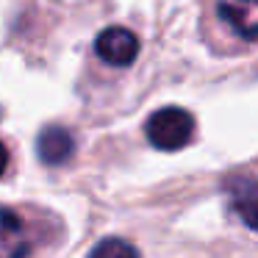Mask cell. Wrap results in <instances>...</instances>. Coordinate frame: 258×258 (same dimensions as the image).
<instances>
[{
	"label": "cell",
	"instance_id": "1",
	"mask_svg": "<svg viewBox=\"0 0 258 258\" xmlns=\"http://www.w3.org/2000/svg\"><path fill=\"white\" fill-rule=\"evenodd\" d=\"M145 131L153 147H158V150H180L183 145H189L191 134H195V117L178 106H167L147 119Z\"/></svg>",
	"mask_w": 258,
	"mask_h": 258
},
{
	"label": "cell",
	"instance_id": "2",
	"mask_svg": "<svg viewBox=\"0 0 258 258\" xmlns=\"http://www.w3.org/2000/svg\"><path fill=\"white\" fill-rule=\"evenodd\" d=\"M95 53L111 67H131L139 56V39L134 31L122 28V25H111L97 34Z\"/></svg>",
	"mask_w": 258,
	"mask_h": 258
},
{
	"label": "cell",
	"instance_id": "3",
	"mask_svg": "<svg viewBox=\"0 0 258 258\" xmlns=\"http://www.w3.org/2000/svg\"><path fill=\"white\" fill-rule=\"evenodd\" d=\"M31 247L34 241L23 217L12 208H0V258H28Z\"/></svg>",
	"mask_w": 258,
	"mask_h": 258
},
{
	"label": "cell",
	"instance_id": "4",
	"mask_svg": "<svg viewBox=\"0 0 258 258\" xmlns=\"http://www.w3.org/2000/svg\"><path fill=\"white\" fill-rule=\"evenodd\" d=\"M219 17L236 36L258 42V0H219Z\"/></svg>",
	"mask_w": 258,
	"mask_h": 258
},
{
	"label": "cell",
	"instance_id": "5",
	"mask_svg": "<svg viewBox=\"0 0 258 258\" xmlns=\"http://www.w3.org/2000/svg\"><path fill=\"white\" fill-rule=\"evenodd\" d=\"M228 195L233 203V211L241 217L247 228L258 230V180L236 175L228 180Z\"/></svg>",
	"mask_w": 258,
	"mask_h": 258
},
{
	"label": "cell",
	"instance_id": "6",
	"mask_svg": "<svg viewBox=\"0 0 258 258\" xmlns=\"http://www.w3.org/2000/svg\"><path fill=\"white\" fill-rule=\"evenodd\" d=\"M36 153H39V158L45 164L56 167V164H64V161L73 158L75 139L67 128H61V125H47L39 134V139H36Z\"/></svg>",
	"mask_w": 258,
	"mask_h": 258
},
{
	"label": "cell",
	"instance_id": "7",
	"mask_svg": "<svg viewBox=\"0 0 258 258\" xmlns=\"http://www.w3.org/2000/svg\"><path fill=\"white\" fill-rule=\"evenodd\" d=\"M89 258H139V250H136V247L131 244V241L111 236V239L97 241Z\"/></svg>",
	"mask_w": 258,
	"mask_h": 258
},
{
	"label": "cell",
	"instance_id": "8",
	"mask_svg": "<svg viewBox=\"0 0 258 258\" xmlns=\"http://www.w3.org/2000/svg\"><path fill=\"white\" fill-rule=\"evenodd\" d=\"M6 167H9V150H6V145L0 142V175L6 172Z\"/></svg>",
	"mask_w": 258,
	"mask_h": 258
}]
</instances>
